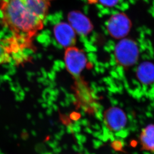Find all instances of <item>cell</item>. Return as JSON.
Returning a JSON list of instances; mask_svg holds the SVG:
<instances>
[{
  "instance_id": "9c48e42d",
  "label": "cell",
  "mask_w": 154,
  "mask_h": 154,
  "mask_svg": "<svg viewBox=\"0 0 154 154\" xmlns=\"http://www.w3.org/2000/svg\"><path fill=\"white\" fill-rule=\"evenodd\" d=\"M138 80L143 85H151L154 82V64L150 62L142 63L137 70Z\"/></svg>"
},
{
  "instance_id": "8992f818",
  "label": "cell",
  "mask_w": 154,
  "mask_h": 154,
  "mask_svg": "<svg viewBox=\"0 0 154 154\" xmlns=\"http://www.w3.org/2000/svg\"><path fill=\"white\" fill-rule=\"evenodd\" d=\"M131 23L126 15L117 14L112 16L108 22L107 28L114 38H123L129 32Z\"/></svg>"
},
{
  "instance_id": "7c38bea8",
  "label": "cell",
  "mask_w": 154,
  "mask_h": 154,
  "mask_svg": "<svg viewBox=\"0 0 154 154\" xmlns=\"http://www.w3.org/2000/svg\"><path fill=\"white\" fill-rule=\"evenodd\" d=\"M44 1H48V0H44Z\"/></svg>"
},
{
  "instance_id": "7a4b0ae2",
  "label": "cell",
  "mask_w": 154,
  "mask_h": 154,
  "mask_svg": "<svg viewBox=\"0 0 154 154\" xmlns=\"http://www.w3.org/2000/svg\"><path fill=\"white\" fill-rule=\"evenodd\" d=\"M115 57L117 63L123 67L133 66L139 57L137 45L131 39H122L116 46Z\"/></svg>"
},
{
  "instance_id": "6da1fadb",
  "label": "cell",
  "mask_w": 154,
  "mask_h": 154,
  "mask_svg": "<svg viewBox=\"0 0 154 154\" xmlns=\"http://www.w3.org/2000/svg\"><path fill=\"white\" fill-rule=\"evenodd\" d=\"M49 4L44 0H2L3 23L14 35L30 39L42 29Z\"/></svg>"
},
{
  "instance_id": "52a82bcc",
  "label": "cell",
  "mask_w": 154,
  "mask_h": 154,
  "mask_svg": "<svg viewBox=\"0 0 154 154\" xmlns=\"http://www.w3.org/2000/svg\"><path fill=\"white\" fill-rule=\"evenodd\" d=\"M55 39L62 47L70 48L75 40V32L69 23H60L54 28Z\"/></svg>"
},
{
  "instance_id": "8fae6325",
  "label": "cell",
  "mask_w": 154,
  "mask_h": 154,
  "mask_svg": "<svg viewBox=\"0 0 154 154\" xmlns=\"http://www.w3.org/2000/svg\"><path fill=\"white\" fill-rule=\"evenodd\" d=\"M100 3L107 7H113L118 4L119 0H99Z\"/></svg>"
},
{
  "instance_id": "5b68a950",
  "label": "cell",
  "mask_w": 154,
  "mask_h": 154,
  "mask_svg": "<svg viewBox=\"0 0 154 154\" xmlns=\"http://www.w3.org/2000/svg\"><path fill=\"white\" fill-rule=\"evenodd\" d=\"M104 121L108 129L117 132L125 128L127 118L122 109L117 107H112L107 109L104 113Z\"/></svg>"
},
{
  "instance_id": "3957f363",
  "label": "cell",
  "mask_w": 154,
  "mask_h": 154,
  "mask_svg": "<svg viewBox=\"0 0 154 154\" xmlns=\"http://www.w3.org/2000/svg\"><path fill=\"white\" fill-rule=\"evenodd\" d=\"M28 44L26 41L17 36H13L10 38L0 40V64L10 63L12 59L16 63H20L17 56L19 51L23 47H26Z\"/></svg>"
},
{
  "instance_id": "30bf717a",
  "label": "cell",
  "mask_w": 154,
  "mask_h": 154,
  "mask_svg": "<svg viewBox=\"0 0 154 154\" xmlns=\"http://www.w3.org/2000/svg\"><path fill=\"white\" fill-rule=\"evenodd\" d=\"M143 150L154 153V125L150 124L143 129L140 136Z\"/></svg>"
},
{
  "instance_id": "ba28073f",
  "label": "cell",
  "mask_w": 154,
  "mask_h": 154,
  "mask_svg": "<svg viewBox=\"0 0 154 154\" xmlns=\"http://www.w3.org/2000/svg\"><path fill=\"white\" fill-rule=\"evenodd\" d=\"M69 20L70 25L75 32L79 35H87L91 30V23L90 20L79 12H71L69 16Z\"/></svg>"
},
{
  "instance_id": "277c9868",
  "label": "cell",
  "mask_w": 154,
  "mask_h": 154,
  "mask_svg": "<svg viewBox=\"0 0 154 154\" xmlns=\"http://www.w3.org/2000/svg\"><path fill=\"white\" fill-rule=\"evenodd\" d=\"M64 61L67 71L77 80L87 64V58L83 51L78 48H67L64 56Z\"/></svg>"
}]
</instances>
